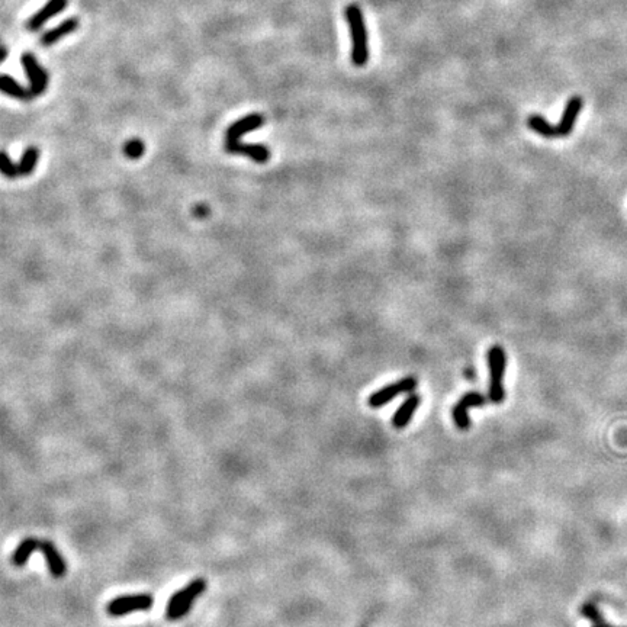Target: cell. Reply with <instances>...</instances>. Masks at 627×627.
I'll return each instance as SVG.
<instances>
[{
	"label": "cell",
	"instance_id": "cell-3",
	"mask_svg": "<svg viewBox=\"0 0 627 627\" xmlns=\"http://www.w3.org/2000/svg\"><path fill=\"white\" fill-rule=\"evenodd\" d=\"M488 367H489V389L488 395L491 402L501 404L506 398V389H504V376H506L507 356L501 346H493L488 354Z\"/></svg>",
	"mask_w": 627,
	"mask_h": 627
},
{
	"label": "cell",
	"instance_id": "cell-2",
	"mask_svg": "<svg viewBox=\"0 0 627 627\" xmlns=\"http://www.w3.org/2000/svg\"><path fill=\"white\" fill-rule=\"evenodd\" d=\"M205 578H195L188 585L180 588L171 595L166 606V619L169 622H177L190 611L195 600H198L206 591Z\"/></svg>",
	"mask_w": 627,
	"mask_h": 627
},
{
	"label": "cell",
	"instance_id": "cell-12",
	"mask_svg": "<svg viewBox=\"0 0 627 627\" xmlns=\"http://www.w3.org/2000/svg\"><path fill=\"white\" fill-rule=\"evenodd\" d=\"M79 25H80V22L77 18H73V16L67 18L63 22H60L58 25L54 27L53 29L42 34L40 42L42 47H51V45L57 44L58 41L66 38V36L71 35L73 32H76L79 29Z\"/></svg>",
	"mask_w": 627,
	"mask_h": 627
},
{
	"label": "cell",
	"instance_id": "cell-8",
	"mask_svg": "<svg viewBox=\"0 0 627 627\" xmlns=\"http://www.w3.org/2000/svg\"><path fill=\"white\" fill-rule=\"evenodd\" d=\"M69 0H48V2L28 19L27 29L31 32H38L48 21L60 15L67 8Z\"/></svg>",
	"mask_w": 627,
	"mask_h": 627
},
{
	"label": "cell",
	"instance_id": "cell-21",
	"mask_svg": "<svg viewBox=\"0 0 627 627\" xmlns=\"http://www.w3.org/2000/svg\"><path fill=\"white\" fill-rule=\"evenodd\" d=\"M0 58H2V61H5L8 58V47L6 45L0 47Z\"/></svg>",
	"mask_w": 627,
	"mask_h": 627
},
{
	"label": "cell",
	"instance_id": "cell-1",
	"mask_svg": "<svg viewBox=\"0 0 627 627\" xmlns=\"http://www.w3.org/2000/svg\"><path fill=\"white\" fill-rule=\"evenodd\" d=\"M350 34H352V61L354 66L362 67L369 60V44H367V29L363 18V12L358 5H349L344 9Z\"/></svg>",
	"mask_w": 627,
	"mask_h": 627
},
{
	"label": "cell",
	"instance_id": "cell-14",
	"mask_svg": "<svg viewBox=\"0 0 627 627\" xmlns=\"http://www.w3.org/2000/svg\"><path fill=\"white\" fill-rule=\"evenodd\" d=\"M40 543H41V540L35 539V537L23 539L22 542L16 546L14 553H12V558H10L12 565L16 568H22L23 565H27L32 553L35 550H40Z\"/></svg>",
	"mask_w": 627,
	"mask_h": 627
},
{
	"label": "cell",
	"instance_id": "cell-17",
	"mask_svg": "<svg viewBox=\"0 0 627 627\" xmlns=\"http://www.w3.org/2000/svg\"><path fill=\"white\" fill-rule=\"evenodd\" d=\"M38 158H40V150L36 149V147H28V149L23 151V156L18 164L19 176H29L35 170L36 163H38Z\"/></svg>",
	"mask_w": 627,
	"mask_h": 627
},
{
	"label": "cell",
	"instance_id": "cell-9",
	"mask_svg": "<svg viewBox=\"0 0 627 627\" xmlns=\"http://www.w3.org/2000/svg\"><path fill=\"white\" fill-rule=\"evenodd\" d=\"M40 552L42 553V556L47 563V569L50 572V575L56 580H60L63 578L67 572V563L61 555L57 546L50 542V540H41L40 543Z\"/></svg>",
	"mask_w": 627,
	"mask_h": 627
},
{
	"label": "cell",
	"instance_id": "cell-16",
	"mask_svg": "<svg viewBox=\"0 0 627 627\" xmlns=\"http://www.w3.org/2000/svg\"><path fill=\"white\" fill-rule=\"evenodd\" d=\"M527 124H528V128L533 130L539 135H542V137H545V138H556V137H559L556 127H553L550 122L546 121L542 115H539V114L530 115L527 119Z\"/></svg>",
	"mask_w": 627,
	"mask_h": 627
},
{
	"label": "cell",
	"instance_id": "cell-19",
	"mask_svg": "<svg viewBox=\"0 0 627 627\" xmlns=\"http://www.w3.org/2000/svg\"><path fill=\"white\" fill-rule=\"evenodd\" d=\"M124 154L130 158H140L144 154V143L138 138H132L124 145Z\"/></svg>",
	"mask_w": 627,
	"mask_h": 627
},
{
	"label": "cell",
	"instance_id": "cell-6",
	"mask_svg": "<svg viewBox=\"0 0 627 627\" xmlns=\"http://www.w3.org/2000/svg\"><path fill=\"white\" fill-rule=\"evenodd\" d=\"M21 64L27 73L32 96H41L48 88V73L41 67L32 53H23L21 56Z\"/></svg>",
	"mask_w": 627,
	"mask_h": 627
},
{
	"label": "cell",
	"instance_id": "cell-7",
	"mask_svg": "<svg viewBox=\"0 0 627 627\" xmlns=\"http://www.w3.org/2000/svg\"><path fill=\"white\" fill-rule=\"evenodd\" d=\"M485 402V397L479 392H468L466 395H463L452 410V417L456 427L460 430H468L471 426L469 410L475 407H482Z\"/></svg>",
	"mask_w": 627,
	"mask_h": 627
},
{
	"label": "cell",
	"instance_id": "cell-5",
	"mask_svg": "<svg viewBox=\"0 0 627 627\" xmlns=\"http://www.w3.org/2000/svg\"><path fill=\"white\" fill-rule=\"evenodd\" d=\"M415 386H417L415 378H413V376L402 378V379L397 380V382L389 384L384 388L378 389L376 392H373L372 395L369 397L367 404L371 405L372 408H380V407H384V405H386L388 402H391L392 399H395L399 395H402V393L411 392Z\"/></svg>",
	"mask_w": 627,
	"mask_h": 627
},
{
	"label": "cell",
	"instance_id": "cell-11",
	"mask_svg": "<svg viewBox=\"0 0 627 627\" xmlns=\"http://www.w3.org/2000/svg\"><path fill=\"white\" fill-rule=\"evenodd\" d=\"M263 124H265V118L260 114H250L247 116H244L228 127L227 134H225V143L238 141L241 135L260 128Z\"/></svg>",
	"mask_w": 627,
	"mask_h": 627
},
{
	"label": "cell",
	"instance_id": "cell-18",
	"mask_svg": "<svg viewBox=\"0 0 627 627\" xmlns=\"http://www.w3.org/2000/svg\"><path fill=\"white\" fill-rule=\"evenodd\" d=\"M581 613H582V616L585 619H588L593 624H600V623L606 622L604 617H602V614L600 613V610L597 608V606L593 604V602H585V604L581 607Z\"/></svg>",
	"mask_w": 627,
	"mask_h": 627
},
{
	"label": "cell",
	"instance_id": "cell-23",
	"mask_svg": "<svg viewBox=\"0 0 627 627\" xmlns=\"http://www.w3.org/2000/svg\"><path fill=\"white\" fill-rule=\"evenodd\" d=\"M611 627H613V626H611Z\"/></svg>",
	"mask_w": 627,
	"mask_h": 627
},
{
	"label": "cell",
	"instance_id": "cell-20",
	"mask_svg": "<svg viewBox=\"0 0 627 627\" xmlns=\"http://www.w3.org/2000/svg\"><path fill=\"white\" fill-rule=\"evenodd\" d=\"M0 170H2V173L6 177H16V176H19L18 164H15L14 162H12L6 151L2 153V158H0Z\"/></svg>",
	"mask_w": 627,
	"mask_h": 627
},
{
	"label": "cell",
	"instance_id": "cell-10",
	"mask_svg": "<svg viewBox=\"0 0 627 627\" xmlns=\"http://www.w3.org/2000/svg\"><path fill=\"white\" fill-rule=\"evenodd\" d=\"M584 108V99L581 96H572L571 99H568L567 105H565V109L562 112L559 124L556 125L559 137H567V135L572 134L575 122L578 119V115Z\"/></svg>",
	"mask_w": 627,
	"mask_h": 627
},
{
	"label": "cell",
	"instance_id": "cell-13",
	"mask_svg": "<svg viewBox=\"0 0 627 627\" xmlns=\"http://www.w3.org/2000/svg\"><path fill=\"white\" fill-rule=\"evenodd\" d=\"M420 404H421L420 395H415V393L410 395L401 404V407L395 411V414L392 415V426L398 430L407 427L411 423L415 411L418 410V407H420Z\"/></svg>",
	"mask_w": 627,
	"mask_h": 627
},
{
	"label": "cell",
	"instance_id": "cell-4",
	"mask_svg": "<svg viewBox=\"0 0 627 627\" xmlns=\"http://www.w3.org/2000/svg\"><path fill=\"white\" fill-rule=\"evenodd\" d=\"M154 607V597L149 593L119 595L106 604V613L110 617H124L135 611H150Z\"/></svg>",
	"mask_w": 627,
	"mask_h": 627
},
{
	"label": "cell",
	"instance_id": "cell-22",
	"mask_svg": "<svg viewBox=\"0 0 627 627\" xmlns=\"http://www.w3.org/2000/svg\"><path fill=\"white\" fill-rule=\"evenodd\" d=\"M593 627H611V626L607 622H604V623H600V624H593Z\"/></svg>",
	"mask_w": 627,
	"mask_h": 627
},
{
	"label": "cell",
	"instance_id": "cell-15",
	"mask_svg": "<svg viewBox=\"0 0 627 627\" xmlns=\"http://www.w3.org/2000/svg\"><path fill=\"white\" fill-rule=\"evenodd\" d=\"M0 90L19 101H29L34 97L29 88H23L19 82H16L14 77H10L9 75H2V77H0Z\"/></svg>",
	"mask_w": 627,
	"mask_h": 627
}]
</instances>
